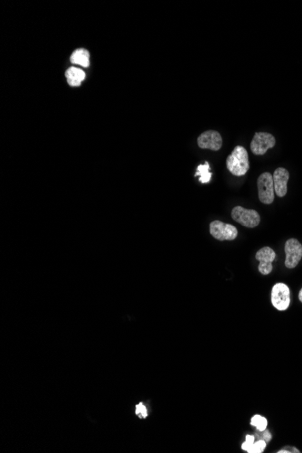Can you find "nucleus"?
I'll use <instances>...</instances> for the list:
<instances>
[{
  "mask_svg": "<svg viewBox=\"0 0 302 453\" xmlns=\"http://www.w3.org/2000/svg\"><path fill=\"white\" fill-rule=\"evenodd\" d=\"M210 232L218 241H233L237 238V228L233 225L215 220L210 224Z\"/></svg>",
  "mask_w": 302,
  "mask_h": 453,
  "instance_id": "obj_4",
  "label": "nucleus"
},
{
  "mask_svg": "<svg viewBox=\"0 0 302 453\" xmlns=\"http://www.w3.org/2000/svg\"><path fill=\"white\" fill-rule=\"evenodd\" d=\"M285 266L293 269L302 258V245L296 239H290L285 243Z\"/></svg>",
  "mask_w": 302,
  "mask_h": 453,
  "instance_id": "obj_7",
  "label": "nucleus"
},
{
  "mask_svg": "<svg viewBox=\"0 0 302 453\" xmlns=\"http://www.w3.org/2000/svg\"><path fill=\"white\" fill-rule=\"evenodd\" d=\"M267 446V443L264 440H258L254 442L251 450L248 452L249 453H262Z\"/></svg>",
  "mask_w": 302,
  "mask_h": 453,
  "instance_id": "obj_15",
  "label": "nucleus"
},
{
  "mask_svg": "<svg viewBox=\"0 0 302 453\" xmlns=\"http://www.w3.org/2000/svg\"><path fill=\"white\" fill-rule=\"evenodd\" d=\"M290 289L284 283H276L272 290V303L278 311H286L290 306Z\"/></svg>",
  "mask_w": 302,
  "mask_h": 453,
  "instance_id": "obj_5",
  "label": "nucleus"
},
{
  "mask_svg": "<svg viewBox=\"0 0 302 453\" xmlns=\"http://www.w3.org/2000/svg\"><path fill=\"white\" fill-rule=\"evenodd\" d=\"M254 441H255V436L254 435H249V434H247L246 435V440L242 445V449H243V451H245V452L248 453L252 448L253 444H254Z\"/></svg>",
  "mask_w": 302,
  "mask_h": 453,
  "instance_id": "obj_16",
  "label": "nucleus"
},
{
  "mask_svg": "<svg viewBox=\"0 0 302 453\" xmlns=\"http://www.w3.org/2000/svg\"><path fill=\"white\" fill-rule=\"evenodd\" d=\"M199 148L218 151L223 146V138L217 131L208 130L201 134L198 138Z\"/></svg>",
  "mask_w": 302,
  "mask_h": 453,
  "instance_id": "obj_8",
  "label": "nucleus"
},
{
  "mask_svg": "<svg viewBox=\"0 0 302 453\" xmlns=\"http://www.w3.org/2000/svg\"><path fill=\"white\" fill-rule=\"evenodd\" d=\"M254 436H255V437H260L259 440H264L266 443H269V442L272 440V434H271V433H270L268 430H266V429H265L264 431L260 432V433H259V431H258V433H256Z\"/></svg>",
  "mask_w": 302,
  "mask_h": 453,
  "instance_id": "obj_18",
  "label": "nucleus"
},
{
  "mask_svg": "<svg viewBox=\"0 0 302 453\" xmlns=\"http://www.w3.org/2000/svg\"><path fill=\"white\" fill-rule=\"evenodd\" d=\"M299 300L302 302V289L300 291V292H299Z\"/></svg>",
  "mask_w": 302,
  "mask_h": 453,
  "instance_id": "obj_19",
  "label": "nucleus"
},
{
  "mask_svg": "<svg viewBox=\"0 0 302 453\" xmlns=\"http://www.w3.org/2000/svg\"><path fill=\"white\" fill-rule=\"evenodd\" d=\"M90 54L87 50L84 48L75 50L71 56V62L73 64H79L83 67H88L90 64Z\"/></svg>",
  "mask_w": 302,
  "mask_h": 453,
  "instance_id": "obj_12",
  "label": "nucleus"
},
{
  "mask_svg": "<svg viewBox=\"0 0 302 453\" xmlns=\"http://www.w3.org/2000/svg\"><path fill=\"white\" fill-rule=\"evenodd\" d=\"M274 191L278 197H283L287 193V184L290 175L287 169L279 168L273 173Z\"/></svg>",
  "mask_w": 302,
  "mask_h": 453,
  "instance_id": "obj_10",
  "label": "nucleus"
},
{
  "mask_svg": "<svg viewBox=\"0 0 302 453\" xmlns=\"http://www.w3.org/2000/svg\"><path fill=\"white\" fill-rule=\"evenodd\" d=\"M233 220L247 228L257 226L261 221V217L257 211L253 209H246L243 207H235L232 210Z\"/></svg>",
  "mask_w": 302,
  "mask_h": 453,
  "instance_id": "obj_3",
  "label": "nucleus"
},
{
  "mask_svg": "<svg viewBox=\"0 0 302 453\" xmlns=\"http://www.w3.org/2000/svg\"><path fill=\"white\" fill-rule=\"evenodd\" d=\"M251 425L254 426L259 432H262L267 428V419L263 417L262 415L255 414L253 418L251 419Z\"/></svg>",
  "mask_w": 302,
  "mask_h": 453,
  "instance_id": "obj_14",
  "label": "nucleus"
},
{
  "mask_svg": "<svg viewBox=\"0 0 302 453\" xmlns=\"http://www.w3.org/2000/svg\"><path fill=\"white\" fill-rule=\"evenodd\" d=\"M276 254L270 247H263L256 252L255 258L260 261L258 270L263 275H268L273 271V262Z\"/></svg>",
  "mask_w": 302,
  "mask_h": 453,
  "instance_id": "obj_9",
  "label": "nucleus"
},
{
  "mask_svg": "<svg viewBox=\"0 0 302 453\" xmlns=\"http://www.w3.org/2000/svg\"><path fill=\"white\" fill-rule=\"evenodd\" d=\"M136 414L139 416V418L145 419L148 416V410L146 406L144 405L143 403H139L136 406Z\"/></svg>",
  "mask_w": 302,
  "mask_h": 453,
  "instance_id": "obj_17",
  "label": "nucleus"
},
{
  "mask_svg": "<svg viewBox=\"0 0 302 453\" xmlns=\"http://www.w3.org/2000/svg\"><path fill=\"white\" fill-rule=\"evenodd\" d=\"M200 177L199 181L200 182L205 183L210 182L211 178H212V173L210 172V165L209 163L206 162L204 165H199L198 167V170L196 173V177Z\"/></svg>",
  "mask_w": 302,
  "mask_h": 453,
  "instance_id": "obj_13",
  "label": "nucleus"
},
{
  "mask_svg": "<svg viewBox=\"0 0 302 453\" xmlns=\"http://www.w3.org/2000/svg\"><path fill=\"white\" fill-rule=\"evenodd\" d=\"M65 75L70 86H79L81 83L85 79V72L76 67L69 68L66 71Z\"/></svg>",
  "mask_w": 302,
  "mask_h": 453,
  "instance_id": "obj_11",
  "label": "nucleus"
},
{
  "mask_svg": "<svg viewBox=\"0 0 302 453\" xmlns=\"http://www.w3.org/2000/svg\"><path fill=\"white\" fill-rule=\"evenodd\" d=\"M228 170L236 177H242L250 168L247 150L242 146H237L226 160Z\"/></svg>",
  "mask_w": 302,
  "mask_h": 453,
  "instance_id": "obj_1",
  "label": "nucleus"
},
{
  "mask_svg": "<svg viewBox=\"0 0 302 453\" xmlns=\"http://www.w3.org/2000/svg\"><path fill=\"white\" fill-rule=\"evenodd\" d=\"M258 196L261 202L270 205L274 200L273 177L269 172L263 173L257 180Z\"/></svg>",
  "mask_w": 302,
  "mask_h": 453,
  "instance_id": "obj_2",
  "label": "nucleus"
},
{
  "mask_svg": "<svg viewBox=\"0 0 302 453\" xmlns=\"http://www.w3.org/2000/svg\"><path fill=\"white\" fill-rule=\"evenodd\" d=\"M275 143L276 140L272 134L257 132L254 135L251 143V150L254 155L262 156L266 153L268 149L273 148L275 146Z\"/></svg>",
  "mask_w": 302,
  "mask_h": 453,
  "instance_id": "obj_6",
  "label": "nucleus"
}]
</instances>
